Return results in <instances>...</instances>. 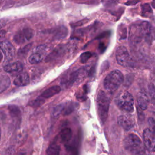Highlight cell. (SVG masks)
<instances>
[{"label": "cell", "mask_w": 155, "mask_h": 155, "mask_svg": "<svg viewBox=\"0 0 155 155\" xmlns=\"http://www.w3.org/2000/svg\"><path fill=\"white\" fill-rule=\"evenodd\" d=\"M123 144L125 149L132 155H148L144 143L134 133L128 134L124 139Z\"/></svg>", "instance_id": "6da1fadb"}, {"label": "cell", "mask_w": 155, "mask_h": 155, "mask_svg": "<svg viewBox=\"0 0 155 155\" xmlns=\"http://www.w3.org/2000/svg\"><path fill=\"white\" fill-rule=\"evenodd\" d=\"M151 33V25L145 21L133 24L130 30V40L133 43H138Z\"/></svg>", "instance_id": "7a4b0ae2"}, {"label": "cell", "mask_w": 155, "mask_h": 155, "mask_svg": "<svg viewBox=\"0 0 155 155\" xmlns=\"http://www.w3.org/2000/svg\"><path fill=\"white\" fill-rule=\"evenodd\" d=\"M96 103L98 116L101 124L104 125L108 117L110 98L105 91L100 90L97 95Z\"/></svg>", "instance_id": "3957f363"}, {"label": "cell", "mask_w": 155, "mask_h": 155, "mask_svg": "<svg viewBox=\"0 0 155 155\" xmlns=\"http://www.w3.org/2000/svg\"><path fill=\"white\" fill-rule=\"evenodd\" d=\"M124 76L118 70H114L107 75L104 80V87L110 93H114L124 82Z\"/></svg>", "instance_id": "277c9868"}, {"label": "cell", "mask_w": 155, "mask_h": 155, "mask_svg": "<svg viewBox=\"0 0 155 155\" xmlns=\"http://www.w3.org/2000/svg\"><path fill=\"white\" fill-rule=\"evenodd\" d=\"M114 102L117 107L122 111L131 113L134 110V98L132 94L127 91L118 93Z\"/></svg>", "instance_id": "5b68a950"}, {"label": "cell", "mask_w": 155, "mask_h": 155, "mask_svg": "<svg viewBox=\"0 0 155 155\" xmlns=\"http://www.w3.org/2000/svg\"><path fill=\"white\" fill-rule=\"evenodd\" d=\"M87 72L88 70L87 67H83L79 70H74L62 79V84L67 88H70L73 85L74 83L84 79L87 74Z\"/></svg>", "instance_id": "8992f818"}, {"label": "cell", "mask_w": 155, "mask_h": 155, "mask_svg": "<svg viewBox=\"0 0 155 155\" xmlns=\"http://www.w3.org/2000/svg\"><path fill=\"white\" fill-rule=\"evenodd\" d=\"M35 31L33 29L29 27L24 28L18 31L14 35L13 41L18 44L21 45L27 41L31 40L34 36Z\"/></svg>", "instance_id": "52a82bcc"}, {"label": "cell", "mask_w": 155, "mask_h": 155, "mask_svg": "<svg viewBox=\"0 0 155 155\" xmlns=\"http://www.w3.org/2000/svg\"><path fill=\"white\" fill-rule=\"evenodd\" d=\"M116 58L117 62L122 66L127 67L130 64V56L127 49L124 46H119L117 48Z\"/></svg>", "instance_id": "ba28073f"}, {"label": "cell", "mask_w": 155, "mask_h": 155, "mask_svg": "<svg viewBox=\"0 0 155 155\" xmlns=\"http://www.w3.org/2000/svg\"><path fill=\"white\" fill-rule=\"evenodd\" d=\"M143 143L147 150L155 152V134L148 128L143 133Z\"/></svg>", "instance_id": "9c48e42d"}, {"label": "cell", "mask_w": 155, "mask_h": 155, "mask_svg": "<svg viewBox=\"0 0 155 155\" xmlns=\"http://www.w3.org/2000/svg\"><path fill=\"white\" fill-rule=\"evenodd\" d=\"M0 48L5 56V61H9L13 59L15 55V50L11 42L6 40L1 41Z\"/></svg>", "instance_id": "30bf717a"}, {"label": "cell", "mask_w": 155, "mask_h": 155, "mask_svg": "<svg viewBox=\"0 0 155 155\" xmlns=\"http://www.w3.org/2000/svg\"><path fill=\"white\" fill-rule=\"evenodd\" d=\"M117 123L125 131H129L134 126V120L130 114L120 115L117 118Z\"/></svg>", "instance_id": "8fae6325"}, {"label": "cell", "mask_w": 155, "mask_h": 155, "mask_svg": "<svg viewBox=\"0 0 155 155\" xmlns=\"http://www.w3.org/2000/svg\"><path fill=\"white\" fill-rule=\"evenodd\" d=\"M4 70L5 72L9 73H19L23 70V64L20 61H16L5 65Z\"/></svg>", "instance_id": "7c38bea8"}, {"label": "cell", "mask_w": 155, "mask_h": 155, "mask_svg": "<svg viewBox=\"0 0 155 155\" xmlns=\"http://www.w3.org/2000/svg\"><path fill=\"white\" fill-rule=\"evenodd\" d=\"M30 83V78L27 73L19 74L13 80L14 85L18 87H22L28 85Z\"/></svg>", "instance_id": "4fadbf2b"}, {"label": "cell", "mask_w": 155, "mask_h": 155, "mask_svg": "<svg viewBox=\"0 0 155 155\" xmlns=\"http://www.w3.org/2000/svg\"><path fill=\"white\" fill-rule=\"evenodd\" d=\"M148 102H149L148 97L146 94H145L144 93H142V92H140L137 94V107H139L140 109H141L143 111L145 110L148 107Z\"/></svg>", "instance_id": "5bb4252c"}, {"label": "cell", "mask_w": 155, "mask_h": 155, "mask_svg": "<svg viewBox=\"0 0 155 155\" xmlns=\"http://www.w3.org/2000/svg\"><path fill=\"white\" fill-rule=\"evenodd\" d=\"M60 91H61V87L59 85H54L47 88L44 91H43V93L39 96V97L44 99H48L59 93Z\"/></svg>", "instance_id": "9a60e30c"}, {"label": "cell", "mask_w": 155, "mask_h": 155, "mask_svg": "<svg viewBox=\"0 0 155 155\" xmlns=\"http://www.w3.org/2000/svg\"><path fill=\"white\" fill-rule=\"evenodd\" d=\"M78 107V104L73 102H70L63 104L62 115L67 116L73 112Z\"/></svg>", "instance_id": "2e32d148"}, {"label": "cell", "mask_w": 155, "mask_h": 155, "mask_svg": "<svg viewBox=\"0 0 155 155\" xmlns=\"http://www.w3.org/2000/svg\"><path fill=\"white\" fill-rule=\"evenodd\" d=\"M53 37L55 39H62L65 38L68 34V30L64 26H61L55 28L53 31Z\"/></svg>", "instance_id": "e0dca14e"}, {"label": "cell", "mask_w": 155, "mask_h": 155, "mask_svg": "<svg viewBox=\"0 0 155 155\" xmlns=\"http://www.w3.org/2000/svg\"><path fill=\"white\" fill-rule=\"evenodd\" d=\"M72 137V131L68 127L64 128L61 130L60 132V138L61 141L64 143H68Z\"/></svg>", "instance_id": "ac0fdd59"}, {"label": "cell", "mask_w": 155, "mask_h": 155, "mask_svg": "<svg viewBox=\"0 0 155 155\" xmlns=\"http://www.w3.org/2000/svg\"><path fill=\"white\" fill-rule=\"evenodd\" d=\"M64 48L62 46H59L55 48L51 53H50L47 57L45 58V61L46 62H49L51 61V60H53L61 55H62L64 52Z\"/></svg>", "instance_id": "d6986e66"}, {"label": "cell", "mask_w": 155, "mask_h": 155, "mask_svg": "<svg viewBox=\"0 0 155 155\" xmlns=\"http://www.w3.org/2000/svg\"><path fill=\"white\" fill-rule=\"evenodd\" d=\"M11 82L9 77L5 74H0V93L9 88Z\"/></svg>", "instance_id": "ffe728a7"}, {"label": "cell", "mask_w": 155, "mask_h": 155, "mask_svg": "<svg viewBox=\"0 0 155 155\" xmlns=\"http://www.w3.org/2000/svg\"><path fill=\"white\" fill-rule=\"evenodd\" d=\"M61 148L59 145L53 143L49 145L47 151L46 155H59Z\"/></svg>", "instance_id": "44dd1931"}, {"label": "cell", "mask_w": 155, "mask_h": 155, "mask_svg": "<svg viewBox=\"0 0 155 155\" xmlns=\"http://www.w3.org/2000/svg\"><path fill=\"white\" fill-rule=\"evenodd\" d=\"M43 54L38 52L32 53L28 58V62L31 64H36L41 62L43 59Z\"/></svg>", "instance_id": "7402d4cb"}, {"label": "cell", "mask_w": 155, "mask_h": 155, "mask_svg": "<svg viewBox=\"0 0 155 155\" xmlns=\"http://www.w3.org/2000/svg\"><path fill=\"white\" fill-rule=\"evenodd\" d=\"M31 48V44H28L19 49L18 55L20 58H25Z\"/></svg>", "instance_id": "603a6c76"}, {"label": "cell", "mask_w": 155, "mask_h": 155, "mask_svg": "<svg viewBox=\"0 0 155 155\" xmlns=\"http://www.w3.org/2000/svg\"><path fill=\"white\" fill-rule=\"evenodd\" d=\"M152 10L151 8L148 4H144L142 5V16L148 18L152 14Z\"/></svg>", "instance_id": "cb8c5ba5"}, {"label": "cell", "mask_w": 155, "mask_h": 155, "mask_svg": "<svg viewBox=\"0 0 155 155\" xmlns=\"http://www.w3.org/2000/svg\"><path fill=\"white\" fill-rule=\"evenodd\" d=\"M45 102V99L41 98V97H38L36 99L32 101L29 104V105L33 107H38L41 105H42Z\"/></svg>", "instance_id": "d4e9b609"}, {"label": "cell", "mask_w": 155, "mask_h": 155, "mask_svg": "<svg viewBox=\"0 0 155 155\" xmlns=\"http://www.w3.org/2000/svg\"><path fill=\"white\" fill-rule=\"evenodd\" d=\"M62 107H63V104H59L57 105L53 110L52 112V115L54 117L57 118L61 114H62Z\"/></svg>", "instance_id": "484cf974"}, {"label": "cell", "mask_w": 155, "mask_h": 155, "mask_svg": "<svg viewBox=\"0 0 155 155\" xmlns=\"http://www.w3.org/2000/svg\"><path fill=\"white\" fill-rule=\"evenodd\" d=\"M91 56V53L89 51H86L82 53L80 56V62L82 64H85Z\"/></svg>", "instance_id": "4316f807"}, {"label": "cell", "mask_w": 155, "mask_h": 155, "mask_svg": "<svg viewBox=\"0 0 155 155\" xmlns=\"http://www.w3.org/2000/svg\"><path fill=\"white\" fill-rule=\"evenodd\" d=\"M8 110L10 111V113L13 116H18L19 114H21V111L19 108L16 105H10L8 107Z\"/></svg>", "instance_id": "83f0119b"}, {"label": "cell", "mask_w": 155, "mask_h": 155, "mask_svg": "<svg viewBox=\"0 0 155 155\" xmlns=\"http://www.w3.org/2000/svg\"><path fill=\"white\" fill-rule=\"evenodd\" d=\"M149 129L155 134V119L153 117H150L148 120Z\"/></svg>", "instance_id": "f1b7e54d"}, {"label": "cell", "mask_w": 155, "mask_h": 155, "mask_svg": "<svg viewBox=\"0 0 155 155\" xmlns=\"http://www.w3.org/2000/svg\"><path fill=\"white\" fill-rule=\"evenodd\" d=\"M148 91L150 97L152 99L155 100V87L153 84H150L148 85Z\"/></svg>", "instance_id": "f546056e"}, {"label": "cell", "mask_w": 155, "mask_h": 155, "mask_svg": "<svg viewBox=\"0 0 155 155\" xmlns=\"http://www.w3.org/2000/svg\"><path fill=\"white\" fill-rule=\"evenodd\" d=\"M47 50V46L45 45H41L37 47L36 48V51L44 54Z\"/></svg>", "instance_id": "4dcf8cb0"}, {"label": "cell", "mask_w": 155, "mask_h": 155, "mask_svg": "<svg viewBox=\"0 0 155 155\" xmlns=\"http://www.w3.org/2000/svg\"><path fill=\"white\" fill-rule=\"evenodd\" d=\"M88 20L87 19H82V20H81V21H79L75 23H73V24H71V26L72 27H79V26H81L82 25H84V24H85L86 22H87Z\"/></svg>", "instance_id": "1f68e13d"}, {"label": "cell", "mask_w": 155, "mask_h": 155, "mask_svg": "<svg viewBox=\"0 0 155 155\" xmlns=\"http://www.w3.org/2000/svg\"><path fill=\"white\" fill-rule=\"evenodd\" d=\"M137 111L138 113L139 119L141 121H143L144 119V114L143 113V110H142L141 109H140L139 107H137Z\"/></svg>", "instance_id": "d6a6232c"}, {"label": "cell", "mask_w": 155, "mask_h": 155, "mask_svg": "<svg viewBox=\"0 0 155 155\" xmlns=\"http://www.w3.org/2000/svg\"><path fill=\"white\" fill-rule=\"evenodd\" d=\"M7 22V19L5 18H3V19H0V29L3 27L4 25H5V24Z\"/></svg>", "instance_id": "836d02e7"}, {"label": "cell", "mask_w": 155, "mask_h": 155, "mask_svg": "<svg viewBox=\"0 0 155 155\" xmlns=\"http://www.w3.org/2000/svg\"><path fill=\"white\" fill-rule=\"evenodd\" d=\"M6 35V31L4 30H0V39H2Z\"/></svg>", "instance_id": "e575fe53"}, {"label": "cell", "mask_w": 155, "mask_h": 155, "mask_svg": "<svg viewBox=\"0 0 155 155\" xmlns=\"http://www.w3.org/2000/svg\"><path fill=\"white\" fill-rule=\"evenodd\" d=\"M152 5L154 8H155V0H153V2H152Z\"/></svg>", "instance_id": "d590c367"}, {"label": "cell", "mask_w": 155, "mask_h": 155, "mask_svg": "<svg viewBox=\"0 0 155 155\" xmlns=\"http://www.w3.org/2000/svg\"><path fill=\"white\" fill-rule=\"evenodd\" d=\"M108 1L111 2H117L119 0H108Z\"/></svg>", "instance_id": "8d00e7d4"}, {"label": "cell", "mask_w": 155, "mask_h": 155, "mask_svg": "<svg viewBox=\"0 0 155 155\" xmlns=\"http://www.w3.org/2000/svg\"><path fill=\"white\" fill-rule=\"evenodd\" d=\"M2 59V53L0 52V62L1 61Z\"/></svg>", "instance_id": "74e56055"}, {"label": "cell", "mask_w": 155, "mask_h": 155, "mask_svg": "<svg viewBox=\"0 0 155 155\" xmlns=\"http://www.w3.org/2000/svg\"><path fill=\"white\" fill-rule=\"evenodd\" d=\"M1 128H0V139H1Z\"/></svg>", "instance_id": "f35d334b"}, {"label": "cell", "mask_w": 155, "mask_h": 155, "mask_svg": "<svg viewBox=\"0 0 155 155\" xmlns=\"http://www.w3.org/2000/svg\"><path fill=\"white\" fill-rule=\"evenodd\" d=\"M20 155H27V154H20Z\"/></svg>", "instance_id": "ab89813d"}]
</instances>
